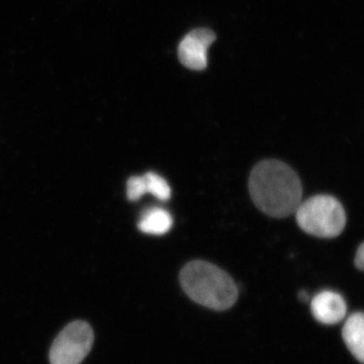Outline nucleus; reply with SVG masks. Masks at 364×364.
<instances>
[{
	"mask_svg": "<svg viewBox=\"0 0 364 364\" xmlns=\"http://www.w3.org/2000/svg\"><path fill=\"white\" fill-rule=\"evenodd\" d=\"M249 191L261 212L279 219L294 214L303 196L298 174L279 160H264L254 167Z\"/></svg>",
	"mask_w": 364,
	"mask_h": 364,
	"instance_id": "f257e3e1",
	"label": "nucleus"
},
{
	"mask_svg": "<svg viewBox=\"0 0 364 364\" xmlns=\"http://www.w3.org/2000/svg\"><path fill=\"white\" fill-rule=\"evenodd\" d=\"M179 280L189 298L212 310H228L238 299V289L232 277L207 261L188 263L182 268Z\"/></svg>",
	"mask_w": 364,
	"mask_h": 364,
	"instance_id": "f03ea898",
	"label": "nucleus"
},
{
	"mask_svg": "<svg viewBox=\"0 0 364 364\" xmlns=\"http://www.w3.org/2000/svg\"><path fill=\"white\" fill-rule=\"evenodd\" d=\"M299 228L318 238H335L346 226L343 205L331 196H316L301 203L296 210Z\"/></svg>",
	"mask_w": 364,
	"mask_h": 364,
	"instance_id": "7ed1b4c3",
	"label": "nucleus"
},
{
	"mask_svg": "<svg viewBox=\"0 0 364 364\" xmlns=\"http://www.w3.org/2000/svg\"><path fill=\"white\" fill-rule=\"evenodd\" d=\"M95 333L85 321H74L59 333L49 352L50 364H81L92 348Z\"/></svg>",
	"mask_w": 364,
	"mask_h": 364,
	"instance_id": "20e7f679",
	"label": "nucleus"
},
{
	"mask_svg": "<svg viewBox=\"0 0 364 364\" xmlns=\"http://www.w3.org/2000/svg\"><path fill=\"white\" fill-rule=\"evenodd\" d=\"M215 35L208 28H196L188 33L178 46V58L191 70L202 71L208 66V51Z\"/></svg>",
	"mask_w": 364,
	"mask_h": 364,
	"instance_id": "39448f33",
	"label": "nucleus"
},
{
	"mask_svg": "<svg viewBox=\"0 0 364 364\" xmlns=\"http://www.w3.org/2000/svg\"><path fill=\"white\" fill-rule=\"evenodd\" d=\"M311 311L314 318L322 324H338L346 316V301L341 294L323 291L312 299Z\"/></svg>",
	"mask_w": 364,
	"mask_h": 364,
	"instance_id": "423d86ee",
	"label": "nucleus"
},
{
	"mask_svg": "<svg viewBox=\"0 0 364 364\" xmlns=\"http://www.w3.org/2000/svg\"><path fill=\"white\" fill-rule=\"evenodd\" d=\"M342 337L352 355L364 364V313L352 314L347 318Z\"/></svg>",
	"mask_w": 364,
	"mask_h": 364,
	"instance_id": "0eeeda50",
	"label": "nucleus"
},
{
	"mask_svg": "<svg viewBox=\"0 0 364 364\" xmlns=\"http://www.w3.org/2000/svg\"><path fill=\"white\" fill-rule=\"evenodd\" d=\"M172 217L164 208H152L146 210L138 223V228L145 234L164 235L168 233L172 227Z\"/></svg>",
	"mask_w": 364,
	"mask_h": 364,
	"instance_id": "6e6552de",
	"label": "nucleus"
},
{
	"mask_svg": "<svg viewBox=\"0 0 364 364\" xmlns=\"http://www.w3.org/2000/svg\"><path fill=\"white\" fill-rule=\"evenodd\" d=\"M144 176L146 183V191L157 198V200L166 202L171 198V188L168 182L163 177L158 176L154 172H148Z\"/></svg>",
	"mask_w": 364,
	"mask_h": 364,
	"instance_id": "1a4fd4ad",
	"label": "nucleus"
},
{
	"mask_svg": "<svg viewBox=\"0 0 364 364\" xmlns=\"http://www.w3.org/2000/svg\"><path fill=\"white\" fill-rule=\"evenodd\" d=\"M147 193L144 176L130 177L127 181V198L131 202L140 200L143 196Z\"/></svg>",
	"mask_w": 364,
	"mask_h": 364,
	"instance_id": "9d476101",
	"label": "nucleus"
},
{
	"mask_svg": "<svg viewBox=\"0 0 364 364\" xmlns=\"http://www.w3.org/2000/svg\"><path fill=\"white\" fill-rule=\"evenodd\" d=\"M355 267L364 272V243L359 246L355 256Z\"/></svg>",
	"mask_w": 364,
	"mask_h": 364,
	"instance_id": "9b49d317",
	"label": "nucleus"
},
{
	"mask_svg": "<svg viewBox=\"0 0 364 364\" xmlns=\"http://www.w3.org/2000/svg\"><path fill=\"white\" fill-rule=\"evenodd\" d=\"M299 298L301 301H306L309 299L308 294L306 293L305 291H301L299 294Z\"/></svg>",
	"mask_w": 364,
	"mask_h": 364,
	"instance_id": "f8f14e48",
	"label": "nucleus"
}]
</instances>
